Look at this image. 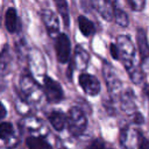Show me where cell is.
I'll return each mask as SVG.
<instances>
[{
	"instance_id": "11",
	"label": "cell",
	"mask_w": 149,
	"mask_h": 149,
	"mask_svg": "<svg viewBox=\"0 0 149 149\" xmlns=\"http://www.w3.org/2000/svg\"><path fill=\"white\" fill-rule=\"evenodd\" d=\"M113 15H114V19L116 21V23L121 27H127L128 26V16L127 14L120 9L116 5H113Z\"/></svg>"
},
{
	"instance_id": "18",
	"label": "cell",
	"mask_w": 149,
	"mask_h": 149,
	"mask_svg": "<svg viewBox=\"0 0 149 149\" xmlns=\"http://www.w3.org/2000/svg\"><path fill=\"white\" fill-rule=\"evenodd\" d=\"M134 121L136 122V123H142L143 122V116L140 114V113H136V115H135V119H134Z\"/></svg>"
},
{
	"instance_id": "2",
	"label": "cell",
	"mask_w": 149,
	"mask_h": 149,
	"mask_svg": "<svg viewBox=\"0 0 149 149\" xmlns=\"http://www.w3.org/2000/svg\"><path fill=\"white\" fill-rule=\"evenodd\" d=\"M43 84H44V93L47 95L48 101L58 102L63 99L64 93H63L62 86L56 80H54L49 76H45L43 79Z\"/></svg>"
},
{
	"instance_id": "15",
	"label": "cell",
	"mask_w": 149,
	"mask_h": 149,
	"mask_svg": "<svg viewBox=\"0 0 149 149\" xmlns=\"http://www.w3.org/2000/svg\"><path fill=\"white\" fill-rule=\"evenodd\" d=\"M139 149H149V141L141 133L139 134Z\"/></svg>"
},
{
	"instance_id": "20",
	"label": "cell",
	"mask_w": 149,
	"mask_h": 149,
	"mask_svg": "<svg viewBox=\"0 0 149 149\" xmlns=\"http://www.w3.org/2000/svg\"><path fill=\"white\" fill-rule=\"evenodd\" d=\"M147 93H148V97H149V90L147 88Z\"/></svg>"
},
{
	"instance_id": "4",
	"label": "cell",
	"mask_w": 149,
	"mask_h": 149,
	"mask_svg": "<svg viewBox=\"0 0 149 149\" xmlns=\"http://www.w3.org/2000/svg\"><path fill=\"white\" fill-rule=\"evenodd\" d=\"M79 85L83 91L88 95H97L100 92V83L99 80L88 73H81L79 76Z\"/></svg>"
},
{
	"instance_id": "13",
	"label": "cell",
	"mask_w": 149,
	"mask_h": 149,
	"mask_svg": "<svg viewBox=\"0 0 149 149\" xmlns=\"http://www.w3.org/2000/svg\"><path fill=\"white\" fill-rule=\"evenodd\" d=\"M13 132H14V129H13L12 123H9V122H2L0 125V136H1V139L3 141L7 140V139H9L13 135Z\"/></svg>"
},
{
	"instance_id": "1",
	"label": "cell",
	"mask_w": 149,
	"mask_h": 149,
	"mask_svg": "<svg viewBox=\"0 0 149 149\" xmlns=\"http://www.w3.org/2000/svg\"><path fill=\"white\" fill-rule=\"evenodd\" d=\"M66 116H68L66 123L69 132L74 136L81 135L86 129V123H87L85 114L78 107H72L70 108Z\"/></svg>"
},
{
	"instance_id": "12",
	"label": "cell",
	"mask_w": 149,
	"mask_h": 149,
	"mask_svg": "<svg viewBox=\"0 0 149 149\" xmlns=\"http://www.w3.org/2000/svg\"><path fill=\"white\" fill-rule=\"evenodd\" d=\"M54 1L56 3L58 13L61 14V16L63 19V22L66 26H69V8H68L66 0H54Z\"/></svg>"
},
{
	"instance_id": "3",
	"label": "cell",
	"mask_w": 149,
	"mask_h": 149,
	"mask_svg": "<svg viewBox=\"0 0 149 149\" xmlns=\"http://www.w3.org/2000/svg\"><path fill=\"white\" fill-rule=\"evenodd\" d=\"M55 49H56V57L59 63H66L70 57V51H71V43L65 34H59L56 38L55 43Z\"/></svg>"
},
{
	"instance_id": "5",
	"label": "cell",
	"mask_w": 149,
	"mask_h": 149,
	"mask_svg": "<svg viewBox=\"0 0 149 149\" xmlns=\"http://www.w3.org/2000/svg\"><path fill=\"white\" fill-rule=\"evenodd\" d=\"M5 26L9 33H16L20 29V21L15 8H8L5 14Z\"/></svg>"
},
{
	"instance_id": "19",
	"label": "cell",
	"mask_w": 149,
	"mask_h": 149,
	"mask_svg": "<svg viewBox=\"0 0 149 149\" xmlns=\"http://www.w3.org/2000/svg\"><path fill=\"white\" fill-rule=\"evenodd\" d=\"M1 114H0V118H5V115H6V108H5V106L3 105H1Z\"/></svg>"
},
{
	"instance_id": "17",
	"label": "cell",
	"mask_w": 149,
	"mask_h": 149,
	"mask_svg": "<svg viewBox=\"0 0 149 149\" xmlns=\"http://www.w3.org/2000/svg\"><path fill=\"white\" fill-rule=\"evenodd\" d=\"M109 52H111V56L114 58V59H119V52H120V50H119V47L116 45V44H111L109 45Z\"/></svg>"
},
{
	"instance_id": "7",
	"label": "cell",
	"mask_w": 149,
	"mask_h": 149,
	"mask_svg": "<svg viewBox=\"0 0 149 149\" xmlns=\"http://www.w3.org/2000/svg\"><path fill=\"white\" fill-rule=\"evenodd\" d=\"M136 37H137V44H139L141 58H142V61H144L147 57H149V44L147 42V37H146L144 30L143 29H139Z\"/></svg>"
},
{
	"instance_id": "8",
	"label": "cell",
	"mask_w": 149,
	"mask_h": 149,
	"mask_svg": "<svg viewBox=\"0 0 149 149\" xmlns=\"http://www.w3.org/2000/svg\"><path fill=\"white\" fill-rule=\"evenodd\" d=\"M78 27L84 36H91L92 34H94V24L84 15H80L78 17Z\"/></svg>"
},
{
	"instance_id": "14",
	"label": "cell",
	"mask_w": 149,
	"mask_h": 149,
	"mask_svg": "<svg viewBox=\"0 0 149 149\" xmlns=\"http://www.w3.org/2000/svg\"><path fill=\"white\" fill-rule=\"evenodd\" d=\"M129 6L132 7V9L134 10H142L144 8V5H146V0H127Z\"/></svg>"
},
{
	"instance_id": "16",
	"label": "cell",
	"mask_w": 149,
	"mask_h": 149,
	"mask_svg": "<svg viewBox=\"0 0 149 149\" xmlns=\"http://www.w3.org/2000/svg\"><path fill=\"white\" fill-rule=\"evenodd\" d=\"M87 149H105L104 148V142L101 140H99V139H95L88 144Z\"/></svg>"
},
{
	"instance_id": "6",
	"label": "cell",
	"mask_w": 149,
	"mask_h": 149,
	"mask_svg": "<svg viewBox=\"0 0 149 149\" xmlns=\"http://www.w3.org/2000/svg\"><path fill=\"white\" fill-rule=\"evenodd\" d=\"M49 121L56 130H62L65 127V123L68 121V116H65V114L59 112V111H54L49 115Z\"/></svg>"
},
{
	"instance_id": "10",
	"label": "cell",
	"mask_w": 149,
	"mask_h": 149,
	"mask_svg": "<svg viewBox=\"0 0 149 149\" xmlns=\"http://www.w3.org/2000/svg\"><path fill=\"white\" fill-rule=\"evenodd\" d=\"M43 20H44V23H45V27L47 29L49 30L50 34L55 33L58 30V24H57V17L55 16V14L50 10L48 12H44L43 14Z\"/></svg>"
},
{
	"instance_id": "9",
	"label": "cell",
	"mask_w": 149,
	"mask_h": 149,
	"mask_svg": "<svg viewBox=\"0 0 149 149\" xmlns=\"http://www.w3.org/2000/svg\"><path fill=\"white\" fill-rule=\"evenodd\" d=\"M28 149H51V146L41 137L29 136L26 140Z\"/></svg>"
}]
</instances>
